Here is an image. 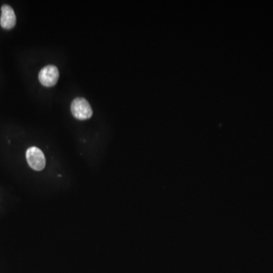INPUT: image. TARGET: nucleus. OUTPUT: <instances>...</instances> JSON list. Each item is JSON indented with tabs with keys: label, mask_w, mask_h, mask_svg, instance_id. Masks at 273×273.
Listing matches in <instances>:
<instances>
[{
	"label": "nucleus",
	"mask_w": 273,
	"mask_h": 273,
	"mask_svg": "<svg viewBox=\"0 0 273 273\" xmlns=\"http://www.w3.org/2000/svg\"><path fill=\"white\" fill-rule=\"evenodd\" d=\"M72 115L79 120H87L93 115V110L87 100L77 97L71 104Z\"/></svg>",
	"instance_id": "obj_1"
},
{
	"label": "nucleus",
	"mask_w": 273,
	"mask_h": 273,
	"mask_svg": "<svg viewBox=\"0 0 273 273\" xmlns=\"http://www.w3.org/2000/svg\"><path fill=\"white\" fill-rule=\"evenodd\" d=\"M38 78L40 83L44 87H54L59 79L58 68L54 65H47L40 70Z\"/></svg>",
	"instance_id": "obj_2"
},
{
	"label": "nucleus",
	"mask_w": 273,
	"mask_h": 273,
	"mask_svg": "<svg viewBox=\"0 0 273 273\" xmlns=\"http://www.w3.org/2000/svg\"><path fill=\"white\" fill-rule=\"evenodd\" d=\"M26 159L30 168L41 171L46 166V158L44 153L36 147H30L26 152Z\"/></svg>",
	"instance_id": "obj_3"
},
{
	"label": "nucleus",
	"mask_w": 273,
	"mask_h": 273,
	"mask_svg": "<svg viewBox=\"0 0 273 273\" xmlns=\"http://www.w3.org/2000/svg\"><path fill=\"white\" fill-rule=\"evenodd\" d=\"M1 17H0V25L2 28L10 30L16 25V15L13 8L8 5H3L1 8Z\"/></svg>",
	"instance_id": "obj_4"
}]
</instances>
